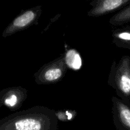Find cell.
I'll return each instance as SVG.
<instances>
[{
    "instance_id": "6da1fadb",
    "label": "cell",
    "mask_w": 130,
    "mask_h": 130,
    "mask_svg": "<svg viewBox=\"0 0 130 130\" xmlns=\"http://www.w3.org/2000/svg\"><path fill=\"white\" fill-rule=\"evenodd\" d=\"M58 122L56 111L37 105L4 119L0 130H57Z\"/></svg>"
},
{
    "instance_id": "7a4b0ae2",
    "label": "cell",
    "mask_w": 130,
    "mask_h": 130,
    "mask_svg": "<svg viewBox=\"0 0 130 130\" xmlns=\"http://www.w3.org/2000/svg\"><path fill=\"white\" fill-rule=\"evenodd\" d=\"M107 84L114 89L117 96L130 105V57L124 55L111 65Z\"/></svg>"
},
{
    "instance_id": "3957f363",
    "label": "cell",
    "mask_w": 130,
    "mask_h": 130,
    "mask_svg": "<svg viewBox=\"0 0 130 130\" xmlns=\"http://www.w3.org/2000/svg\"><path fill=\"white\" fill-rule=\"evenodd\" d=\"M68 67L65 62L64 55L42 66L34 75L36 83L39 85H48L62 81Z\"/></svg>"
},
{
    "instance_id": "277c9868",
    "label": "cell",
    "mask_w": 130,
    "mask_h": 130,
    "mask_svg": "<svg viewBox=\"0 0 130 130\" xmlns=\"http://www.w3.org/2000/svg\"><path fill=\"white\" fill-rule=\"evenodd\" d=\"M41 13L42 8L40 5L23 11L6 28L4 32V36H8L17 32L21 31L36 24Z\"/></svg>"
},
{
    "instance_id": "5b68a950",
    "label": "cell",
    "mask_w": 130,
    "mask_h": 130,
    "mask_svg": "<svg viewBox=\"0 0 130 130\" xmlns=\"http://www.w3.org/2000/svg\"><path fill=\"white\" fill-rule=\"evenodd\" d=\"M112 114L116 128L118 130H130V105L118 96H113Z\"/></svg>"
},
{
    "instance_id": "8992f818",
    "label": "cell",
    "mask_w": 130,
    "mask_h": 130,
    "mask_svg": "<svg viewBox=\"0 0 130 130\" xmlns=\"http://www.w3.org/2000/svg\"><path fill=\"white\" fill-rule=\"evenodd\" d=\"M130 5V0H94L90 3L92 8L87 13L90 17H98L121 10Z\"/></svg>"
},
{
    "instance_id": "52a82bcc",
    "label": "cell",
    "mask_w": 130,
    "mask_h": 130,
    "mask_svg": "<svg viewBox=\"0 0 130 130\" xmlns=\"http://www.w3.org/2000/svg\"><path fill=\"white\" fill-rule=\"evenodd\" d=\"M27 91L22 87L10 89L5 94L3 103L10 109L16 110L20 108L27 98Z\"/></svg>"
},
{
    "instance_id": "ba28073f",
    "label": "cell",
    "mask_w": 130,
    "mask_h": 130,
    "mask_svg": "<svg viewBox=\"0 0 130 130\" xmlns=\"http://www.w3.org/2000/svg\"><path fill=\"white\" fill-rule=\"evenodd\" d=\"M112 43L117 47L130 50V26L122 27L112 32Z\"/></svg>"
},
{
    "instance_id": "9c48e42d",
    "label": "cell",
    "mask_w": 130,
    "mask_h": 130,
    "mask_svg": "<svg viewBox=\"0 0 130 130\" xmlns=\"http://www.w3.org/2000/svg\"><path fill=\"white\" fill-rule=\"evenodd\" d=\"M65 62L67 67L74 71H78L82 67V58L76 50L71 49L64 53Z\"/></svg>"
},
{
    "instance_id": "30bf717a",
    "label": "cell",
    "mask_w": 130,
    "mask_h": 130,
    "mask_svg": "<svg viewBox=\"0 0 130 130\" xmlns=\"http://www.w3.org/2000/svg\"><path fill=\"white\" fill-rule=\"evenodd\" d=\"M130 22V5L123 8L113 15L109 20V23L114 26H119Z\"/></svg>"
}]
</instances>
